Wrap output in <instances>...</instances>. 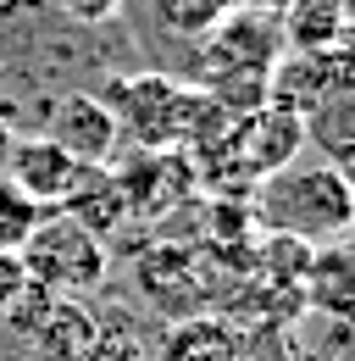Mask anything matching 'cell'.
Returning <instances> with one entry per match:
<instances>
[{
  "label": "cell",
  "mask_w": 355,
  "mask_h": 361,
  "mask_svg": "<svg viewBox=\"0 0 355 361\" xmlns=\"http://www.w3.org/2000/svg\"><path fill=\"white\" fill-rule=\"evenodd\" d=\"M278 61H283L278 17L233 6L217 28L200 39V90L211 94L222 111L250 117V111L266 106V84H272Z\"/></svg>",
  "instance_id": "cell-2"
},
{
  "label": "cell",
  "mask_w": 355,
  "mask_h": 361,
  "mask_svg": "<svg viewBox=\"0 0 355 361\" xmlns=\"http://www.w3.org/2000/svg\"><path fill=\"white\" fill-rule=\"evenodd\" d=\"M6 178L17 183L28 200H39L44 212H56L67 200L73 178H78V161L61 145H50L44 134H17L11 139V156H6Z\"/></svg>",
  "instance_id": "cell-8"
},
{
  "label": "cell",
  "mask_w": 355,
  "mask_h": 361,
  "mask_svg": "<svg viewBox=\"0 0 355 361\" xmlns=\"http://www.w3.org/2000/svg\"><path fill=\"white\" fill-rule=\"evenodd\" d=\"M300 300L328 322H355V233L311 250V267L300 278Z\"/></svg>",
  "instance_id": "cell-9"
},
{
  "label": "cell",
  "mask_w": 355,
  "mask_h": 361,
  "mask_svg": "<svg viewBox=\"0 0 355 361\" xmlns=\"http://www.w3.org/2000/svg\"><path fill=\"white\" fill-rule=\"evenodd\" d=\"M233 6H244V11H266V17H278L289 0H233Z\"/></svg>",
  "instance_id": "cell-18"
},
{
  "label": "cell",
  "mask_w": 355,
  "mask_h": 361,
  "mask_svg": "<svg viewBox=\"0 0 355 361\" xmlns=\"http://www.w3.org/2000/svg\"><path fill=\"white\" fill-rule=\"evenodd\" d=\"M11 139H17V134H11V123L0 117V173H6V156H11Z\"/></svg>",
  "instance_id": "cell-19"
},
{
  "label": "cell",
  "mask_w": 355,
  "mask_h": 361,
  "mask_svg": "<svg viewBox=\"0 0 355 361\" xmlns=\"http://www.w3.org/2000/svg\"><path fill=\"white\" fill-rule=\"evenodd\" d=\"M39 217H44L39 200H28L17 183L0 173V250H23V245H28V233L39 228Z\"/></svg>",
  "instance_id": "cell-15"
},
{
  "label": "cell",
  "mask_w": 355,
  "mask_h": 361,
  "mask_svg": "<svg viewBox=\"0 0 355 361\" xmlns=\"http://www.w3.org/2000/svg\"><path fill=\"white\" fill-rule=\"evenodd\" d=\"M39 134L50 145H61L78 167H111L117 150H123V134H117V117L106 111V100L89 90H67L44 106Z\"/></svg>",
  "instance_id": "cell-5"
},
{
  "label": "cell",
  "mask_w": 355,
  "mask_h": 361,
  "mask_svg": "<svg viewBox=\"0 0 355 361\" xmlns=\"http://www.w3.org/2000/svg\"><path fill=\"white\" fill-rule=\"evenodd\" d=\"M278 34H283V50H333V45H344L339 0H289V6L278 11Z\"/></svg>",
  "instance_id": "cell-11"
},
{
  "label": "cell",
  "mask_w": 355,
  "mask_h": 361,
  "mask_svg": "<svg viewBox=\"0 0 355 361\" xmlns=\"http://www.w3.org/2000/svg\"><path fill=\"white\" fill-rule=\"evenodd\" d=\"M355 90V61L350 45H333V50H283V61L272 67V84H266V100L272 106H289L311 117L322 100Z\"/></svg>",
  "instance_id": "cell-6"
},
{
  "label": "cell",
  "mask_w": 355,
  "mask_h": 361,
  "mask_svg": "<svg viewBox=\"0 0 355 361\" xmlns=\"http://www.w3.org/2000/svg\"><path fill=\"white\" fill-rule=\"evenodd\" d=\"M306 145L322 150L328 167H339L344 156H355V90L333 94V100H322V106L311 111L306 117Z\"/></svg>",
  "instance_id": "cell-13"
},
{
  "label": "cell",
  "mask_w": 355,
  "mask_h": 361,
  "mask_svg": "<svg viewBox=\"0 0 355 361\" xmlns=\"http://www.w3.org/2000/svg\"><path fill=\"white\" fill-rule=\"evenodd\" d=\"M111 173L123 183L128 217H167L178 200L200 183L194 161L183 150H133V161H111Z\"/></svg>",
  "instance_id": "cell-7"
},
{
  "label": "cell",
  "mask_w": 355,
  "mask_h": 361,
  "mask_svg": "<svg viewBox=\"0 0 355 361\" xmlns=\"http://www.w3.org/2000/svg\"><path fill=\"white\" fill-rule=\"evenodd\" d=\"M350 361H355V356H350Z\"/></svg>",
  "instance_id": "cell-22"
},
{
  "label": "cell",
  "mask_w": 355,
  "mask_h": 361,
  "mask_svg": "<svg viewBox=\"0 0 355 361\" xmlns=\"http://www.w3.org/2000/svg\"><path fill=\"white\" fill-rule=\"evenodd\" d=\"M106 111L117 117V134L128 150H178L189 128L194 90L178 84L173 73H117L106 90Z\"/></svg>",
  "instance_id": "cell-3"
},
{
  "label": "cell",
  "mask_w": 355,
  "mask_h": 361,
  "mask_svg": "<svg viewBox=\"0 0 355 361\" xmlns=\"http://www.w3.org/2000/svg\"><path fill=\"white\" fill-rule=\"evenodd\" d=\"M250 217L256 233H283L300 245H333L355 228V195L339 178V167L316 161H289L283 173H272L250 189Z\"/></svg>",
  "instance_id": "cell-1"
},
{
  "label": "cell",
  "mask_w": 355,
  "mask_h": 361,
  "mask_svg": "<svg viewBox=\"0 0 355 361\" xmlns=\"http://www.w3.org/2000/svg\"><path fill=\"white\" fill-rule=\"evenodd\" d=\"M150 11H156V23L178 34V39H206L211 28H217L222 17L233 11V0H150Z\"/></svg>",
  "instance_id": "cell-14"
},
{
  "label": "cell",
  "mask_w": 355,
  "mask_h": 361,
  "mask_svg": "<svg viewBox=\"0 0 355 361\" xmlns=\"http://www.w3.org/2000/svg\"><path fill=\"white\" fill-rule=\"evenodd\" d=\"M17 256L28 267V283L50 300H78L89 289H100V278H106V239H94L67 212H44Z\"/></svg>",
  "instance_id": "cell-4"
},
{
  "label": "cell",
  "mask_w": 355,
  "mask_h": 361,
  "mask_svg": "<svg viewBox=\"0 0 355 361\" xmlns=\"http://www.w3.org/2000/svg\"><path fill=\"white\" fill-rule=\"evenodd\" d=\"M350 233H355V228H350Z\"/></svg>",
  "instance_id": "cell-21"
},
{
  "label": "cell",
  "mask_w": 355,
  "mask_h": 361,
  "mask_svg": "<svg viewBox=\"0 0 355 361\" xmlns=\"http://www.w3.org/2000/svg\"><path fill=\"white\" fill-rule=\"evenodd\" d=\"M28 295H34V283H28L23 256H17V250H0V317H11Z\"/></svg>",
  "instance_id": "cell-16"
},
{
  "label": "cell",
  "mask_w": 355,
  "mask_h": 361,
  "mask_svg": "<svg viewBox=\"0 0 355 361\" xmlns=\"http://www.w3.org/2000/svg\"><path fill=\"white\" fill-rule=\"evenodd\" d=\"M56 6H61L73 23H89V28H94V23H111V17H123V6H128V0H56Z\"/></svg>",
  "instance_id": "cell-17"
},
{
  "label": "cell",
  "mask_w": 355,
  "mask_h": 361,
  "mask_svg": "<svg viewBox=\"0 0 355 361\" xmlns=\"http://www.w3.org/2000/svg\"><path fill=\"white\" fill-rule=\"evenodd\" d=\"M56 212H67L73 223H84L94 239H106V233H117L128 223V200H123V183H117L111 167H78V178H73L67 200Z\"/></svg>",
  "instance_id": "cell-10"
},
{
  "label": "cell",
  "mask_w": 355,
  "mask_h": 361,
  "mask_svg": "<svg viewBox=\"0 0 355 361\" xmlns=\"http://www.w3.org/2000/svg\"><path fill=\"white\" fill-rule=\"evenodd\" d=\"M339 17H344V34H355V0H339Z\"/></svg>",
  "instance_id": "cell-20"
},
{
  "label": "cell",
  "mask_w": 355,
  "mask_h": 361,
  "mask_svg": "<svg viewBox=\"0 0 355 361\" xmlns=\"http://www.w3.org/2000/svg\"><path fill=\"white\" fill-rule=\"evenodd\" d=\"M167 361H244V334L222 317H189L167 339Z\"/></svg>",
  "instance_id": "cell-12"
}]
</instances>
